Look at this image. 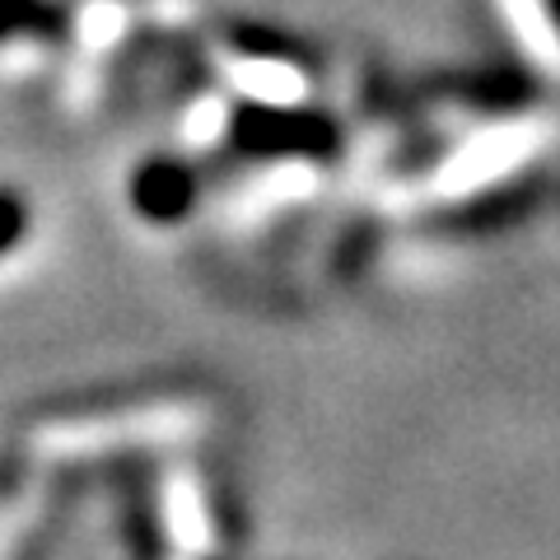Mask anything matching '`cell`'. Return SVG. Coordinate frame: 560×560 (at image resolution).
Returning a JSON list of instances; mask_svg holds the SVG:
<instances>
[{
	"instance_id": "obj_1",
	"label": "cell",
	"mask_w": 560,
	"mask_h": 560,
	"mask_svg": "<svg viewBox=\"0 0 560 560\" xmlns=\"http://www.w3.org/2000/svg\"><path fill=\"white\" fill-rule=\"evenodd\" d=\"M131 201L145 220H178L183 210L197 201V178H191V168L178 164V160H150L136 168L131 178Z\"/></svg>"
},
{
	"instance_id": "obj_3",
	"label": "cell",
	"mask_w": 560,
	"mask_h": 560,
	"mask_svg": "<svg viewBox=\"0 0 560 560\" xmlns=\"http://www.w3.org/2000/svg\"><path fill=\"white\" fill-rule=\"evenodd\" d=\"M20 28H24V24H20V14H14V5H10V0H0V43L14 38Z\"/></svg>"
},
{
	"instance_id": "obj_2",
	"label": "cell",
	"mask_w": 560,
	"mask_h": 560,
	"mask_svg": "<svg viewBox=\"0 0 560 560\" xmlns=\"http://www.w3.org/2000/svg\"><path fill=\"white\" fill-rule=\"evenodd\" d=\"M28 230V206L20 191H10V187H0V253H10L14 243L24 238Z\"/></svg>"
}]
</instances>
